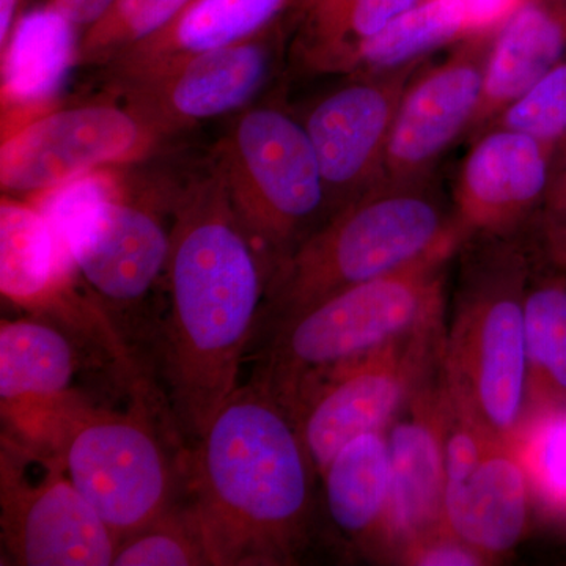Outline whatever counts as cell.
<instances>
[{"label": "cell", "mask_w": 566, "mask_h": 566, "mask_svg": "<svg viewBox=\"0 0 566 566\" xmlns=\"http://www.w3.org/2000/svg\"><path fill=\"white\" fill-rule=\"evenodd\" d=\"M161 365L178 430L196 442L238 389L271 266L234 211L221 170L178 178Z\"/></svg>", "instance_id": "6da1fadb"}, {"label": "cell", "mask_w": 566, "mask_h": 566, "mask_svg": "<svg viewBox=\"0 0 566 566\" xmlns=\"http://www.w3.org/2000/svg\"><path fill=\"white\" fill-rule=\"evenodd\" d=\"M212 566L300 564L314 523V464L292 416L251 381L238 387L186 460Z\"/></svg>", "instance_id": "7a4b0ae2"}, {"label": "cell", "mask_w": 566, "mask_h": 566, "mask_svg": "<svg viewBox=\"0 0 566 566\" xmlns=\"http://www.w3.org/2000/svg\"><path fill=\"white\" fill-rule=\"evenodd\" d=\"M460 244L453 208L430 180L382 181L335 210L283 260L268 286V312L289 318L323 297L394 273Z\"/></svg>", "instance_id": "3957f363"}, {"label": "cell", "mask_w": 566, "mask_h": 566, "mask_svg": "<svg viewBox=\"0 0 566 566\" xmlns=\"http://www.w3.org/2000/svg\"><path fill=\"white\" fill-rule=\"evenodd\" d=\"M442 371L458 406L499 441H515L526 415L524 301L532 253L523 237L463 245Z\"/></svg>", "instance_id": "277c9868"}, {"label": "cell", "mask_w": 566, "mask_h": 566, "mask_svg": "<svg viewBox=\"0 0 566 566\" xmlns=\"http://www.w3.org/2000/svg\"><path fill=\"white\" fill-rule=\"evenodd\" d=\"M93 170L33 197L107 315L140 307L166 277L178 178Z\"/></svg>", "instance_id": "5b68a950"}, {"label": "cell", "mask_w": 566, "mask_h": 566, "mask_svg": "<svg viewBox=\"0 0 566 566\" xmlns=\"http://www.w3.org/2000/svg\"><path fill=\"white\" fill-rule=\"evenodd\" d=\"M460 251V244L444 245L275 323L274 337L252 381L289 412L316 375L444 316L447 271Z\"/></svg>", "instance_id": "8992f818"}, {"label": "cell", "mask_w": 566, "mask_h": 566, "mask_svg": "<svg viewBox=\"0 0 566 566\" xmlns=\"http://www.w3.org/2000/svg\"><path fill=\"white\" fill-rule=\"evenodd\" d=\"M211 158L273 275L331 216L322 167L303 120L275 104L245 107Z\"/></svg>", "instance_id": "52a82bcc"}, {"label": "cell", "mask_w": 566, "mask_h": 566, "mask_svg": "<svg viewBox=\"0 0 566 566\" xmlns=\"http://www.w3.org/2000/svg\"><path fill=\"white\" fill-rule=\"evenodd\" d=\"M35 449L57 458L120 542L175 504L174 465L144 412H114L71 397Z\"/></svg>", "instance_id": "ba28073f"}, {"label": "cell", "mask_w": 566, "mask_h": 566, "mask_svg": "<svg viewBox=\"0 0 566 566\" xmlns=\"http://www.w3.org/2000/svg\"><path fill=\"white\" fill-rule=\"evenodd\" d=\"M446 315L312 378L290 409L316 475L357 436L386 431L442 363Z\"/></svg>", "instance_id": "9c48e42d"}, {"label": "cell", "mask_w": 566, "mask_h": 566, "mask_svg": "<svg viewBox=\"0 0 566 566\" xmlns=\"http://www.w3.org/2000/svg\"><path fill=\"white\" fill-rule=\"evenodd\" d=\"M167 140L118 96L54 107L2 139L0 185L7 196L32 199L93 170L145 161Z\"/></svg>", "instance_id": "30bf717a"}, {"label": "cell", "mask_w": 566, "mask_h": 566, "mask_svg": "<svg viewBox=\"0 0 566 566\" xmlns=\"http://www.w3.org/2000/svg\"><path fill=\"white\" fill-rule=\"evenodd\" d=\"M32 449L33 475L25 447L10 436L2 438L0 527L10 564L114 565L117 536L73 485L61 461L46 450Z\"/></svg>", "instance_id": "8fae6325"}, {"label": "cell", "mask_w": 566, "mask_h": 566, "mask_svg": "<svg viewBox=\"0 0 566 566\" xmlns=\"http://www.w3.org/2000/svg\"><path fill=\"white\" fill-rule=\"evenodd\" d=\"M289 14L251 39L202 52L174 69L111 88L167 137L241 112L266 87L289 46Z\"/></svg>", "instance_id": "7c38bea8"}, {"label": "cell", "mask_w": 566, "mask_h": 566, "mask_svg": "<svg viewBox=\"0 0 566 566\" xmlns=\"http://www.w3.org/2000/svg\"><path fill=\"white\" fill-rule=\"evenodd\" d=\"M495 32L458 41L441 62H424L416 71L395 114L382 181L424 180L453 142L469 133L482 106Z\"/></svg>", "instance_id": "4fadbf2b"}, {"label": "cell", "mask_w": 566, "mask_h": 566, "mask_svg": "<svg viewBox=\"0 0 566 566\" xmlns=\"http://www.w3.org/2000/svg\"><path fill=\"white\" fill-rule=\"evenodd\" d=\"M424 62L390 73L348 76L305 114V132L322 167L331 214L382 182L398 104Z\"/></svg>", "instance_id": "5bb4252c"}, {"label": "cell", "mask_w": 566, "mask_h": 566, "mask_svg": "<svg viewBox=\"0 0 566 566\" xmlns=\"http://www.w3.org/2000/svg\"><path fill=\"white\" fill-rule=\"evenodd\" d=\"M556 150L516 129L493 125L474 137L453 188L463 245L520 238L545 205Z\"/></svg>", "instance_id": "9a60e30c"}, {"label": "cell", "mask_w": 566, "mask_h": 566, "mask_svg": "<svg viewBox=\"0 0 566 566\" xmlns=\"http://www.w3.org/2000/svg\"><path fill=\"white\" fill-rule=\"evenodd\" d=\"M450 395L442 363L428 375L386 430L392 469L390 542L405 546L444 531V444Z\"/></svg>", "instance_id": "2e32d148"}, {"label": "cell", "mask_w": 566, "mask_h": 566, "mask_svg": "<svg viewBox=\"0 0 566 566\" xmlns=\"http://www.w3.org/2000/svg\"><path fill=\"white\" fill-rule=\"evenodd\" d=\"M80 274L46 216L32 202L3 193L0 200V292L9 303L54 323L84 311Z\"/></svg>", "instance_id": "e0dca14e"}, {"label": "cell", "mask_w": 566, "mask_h": 566, "mask_svg": "<svg viewBox=\"0 0 566 566\" xmlns=\"http://www.w3.org/2000/svg\"><path fill=\"white\" fill-rule=\"evenodd\" d=\"M77 354L54 322L14 319L0 326V405L18 441L36 446L70 400Z\"/></svg>", "instance_id": "ac0fdd59"}, {"label": "cell", "mask_w": 566, "mask_h": 566, "mask_svg": "<svg viewBox=\"0 0 566 566\" xmlns=\"http://www.w3.org/2000/svg\"><path fill=\"white\" fill-rule=\"evenodd\" d=\"M296 0H192L163 31L104 66L111 88L161 74L193 55L251 39L290 13Z\"/></svg>", "instance_id": "d6986e66"}, {"label": "cell", "mask_w": 566, "mask_h": 566, "mask_svg": "<svg viewBox=\"0 0 566 566\" xmlns=\"http://www.w3.org/2000/svg\"><path fill=\"white\" fill-rule=\"evenodd\" d=\"M534 505L513 442L497 441L460 485L446 488L444 531L474 547L490 565L509 557L526 535Z\"/></svg>", "instance_id": "ffe728a7"}, {"label": "cell", "mask_w": 566, "mask_h": 566, "mask_svg": "<svg viewBox=\"0 0 566 566\" xmlns=\"http://www.w3.org/2000/svg\"><path fill=\"white\" fill-rule=\"evenodd\" d=\"M77 29L50 6L22 14L2 61V139L54 109L71 69L77 66Z\"/></svg>", "instance_id": "44dd1931"}, {"label": "cell", "mask_w": 566, "mask_h": 566, "mask_svg": "<svg viewBox=\"0 0 566 566\" xmlns=\"http://www.w3.org/2000/svg\"><path fill=\"white\" fill-rule=\"evenodd\" d=\"M327 515L348 545L374 560L392 558V469L386 431L357 436L323 472Z\"/></svg>", "instance_id": "7402d4cb"}, {"label": "cell", "mask_w": 566, "mask_h": 566, "mask_svg": "<svg viewBox=\"0 0 566 566\" xmlns=\"http://www.w3.org/2000/svg\"><path fill=\"white\" fill-rule=\"evenodd\" d=\"M566 54V0H524L495 32L485 93L468 136L485 132Z\"/></svg>", "instance_id": "603a6c76"}, {"label": "cell", "mask_w": 566, "mask_h": 566, "mask_svg": "<svg viewBox=\"0 0 566 566\" xmlns=\"http://www.w3.org/2000/svg\"><path fill=\"white\" fill-rule=\"evenodd\" d=\"M419 0H296L286 57L304 76H349L365 44Z\"/></svg>", "instance_id": "cb8c5ba5"}, {"label": "cell", "mask_w": 566, "mask_h": 566, "mask_svg": "<svg viewBox=\"0 0 566 566\" xmlns=\"http://www.w3.org/2000/svg\"><path fill=\"white\" fill-rule=\"evenodd\" d=\"M534 255L524 301L527 390L523 423L566 411V273L543 253L545 266H536Z\"/></svg>", "instance_id": "d4e9b609"}, {"label": "cell", "mask_w": 566, "mask_h": 566, "mask_svg": "<svg viewBox=\"0 0 566 566\" xmlns=\"http://www.w3.org/2000/svg\"><path fill=\"white\" fill-rule=\"evenodd\" d=\"M474 35L464 0H419L365 44L353 74H382L427 61Z\"/></svg>", "instance_id": "484cf974"}, {"label": "cell", "mask_w": 566, "mask_h": 566, "mask_svg": "<svg viewBox=\"0 0 566 566\" xmlns=\"http://www.w3.org/2000/svg\"><path fill=\"white\" fill-rule=\"evenodd\" d=\"M192 0H114L81 32L77 65L104 66L172 22Z\"/></svg>", "instance_id": "4316f807"}, {"label": "cell", "mask_w": 566, "mask_h": 566, "mask_svg": "<svg viewBox=\"0 0 566 566\" xmlns=\"http://www.w3.org/2000/svg\"><path fill=\"white\" fill-rule=\"evenodd\" d=\"M115 566H212L199 516L192 505L174 504L117 547Z\"/></svg>", "instance_id": "83f0119b"}, {"label": "cell", "mask_w": 566, "mask_h": 566, "mask_svg": "<svg viewBox=\"0 0 566 566\" xmlns=\"http://www.w3.org/2000/svg\"><path fill=\"white\" fill-rule=\"evenodd\" d=\"M513 446L526 469L534 502L546 515L566 523V411L526 420Z\"/></svg>", "instance_id": "f1b7e54d"}, {"label": "cell", "mask_w": 566, "mask_h": 566, "mask_svg": "<svg viewBox=\"0 0 566 566\" xmlns=\"http://www.w3.org/2000/svg\"><path fill=\"white\" fill-rule=\"evenodd\" d=\"M493 125L528 134L557 150L566 137V54L545 76L510 103L490 126Z\"/></svg>", "instance_id": "f546056e"}, {"label": "cell", "mask_w": 566, "mask_h": 566, "mask_svg": "<svg viewBox=\"0 0 566 566\" xmlns=\"http://www.w3.org/2000/svg\"><path fill=\"white\" fill-rule=\"evenodd\" d=\"M535 227L543 255L556 259L566 252V137L554 155L549 189Z\"/></svg>", "instance_id": "4dcf8cb0"}, {"label": "cell", "mask_w": 566, "mask_h": 566, "mask_svg": "<svg viewBox=\"0 0 566 566\" xmlns=\"http://www.w3.org/2000/svg\"><path fill=\"white\" fill-rule=\"evenodd\" d=\"M395 564L411 566H485L490 565L474 547L446 531L417 539L400 551Z\"/></svg>", "instance_id": "1f68e13d"}, {"label": "cell", "mask_w": 566, "mask_h": 566, "mask_svg": "<svg viewBox=\"0 0 566 566\" xmlns=\"http://www.w3.org/2000/svg\"><path fill=\"white\" fill-rule=\"evenodd\" d=\"M114 0H46V6L61 13L77 31L84 32L103 17Z\"/></svg>", "instance_id": "d6a6232c"}, {"label": "cell", "mask_w": 566, "mask_h": 566, "mask_svg": "<svg viewBox=\"0 0 566 566\" xmlns=\"http://www.w3.org/2000/svg\"><path fill=\"white\" fill-rule=\"evenodd\" d=\"M28 0H0V51L9 43L11 33L22 18Z\"/></svg>", "instance_id": "836d02e7"}, {"label": "cell", "mask_w": 566, "mask_h": 566, "mask_svg": "<svg viewBox=\"0 0 566 566\" xmlns=\"http://www.w3.org/2000/svg\"><path fill=\"white\" fill-rule=\"evenodd\" d=\"M547 262L553 263L554 266H557L558 270L565 271L566 273V252L564 255L556 256V259L547 260Z\"/></svg>", "instance_id": "e575fe53"}]
</instances>
